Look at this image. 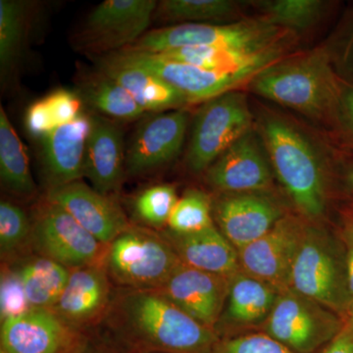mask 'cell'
Returning a JSON list of instances; mask_svg holds the SVG:
<instances>
[{
  "label": "cell",
  "mask_w": 353,
  "mask_h": 353,
  "mask_svg": "<svg viewBox=\"0 0 353 353\" xmlns=\"http://www.w3.org/2000/svg\"><path fill=\"white\" fill-rule=\"evenodd\" d=\"M120 313L127 340L141 353H211L219 341L157 290L128 292Z\"/></svg>",
  "instance_id": "cell-1"
},
{
  "label": "cell",
  "mask_w": 353,
  "mask_h": 353,
  "mask_svg": "<svg viewBox=\"0 0 353 353\" xmlns=\"http://www.w3.org/2000/svg\"><path fill=\"white\" fill-rule=\"evenodd\" d=\"M255 94L318 119L338 120L343 79L329 51H310L281 60L252 81Z\"/></svg>",
  "instance_id": "cell-2"
},
{
  "label": "cell",
  "mask_w": 353,
  "mask_h": 353,
  "mask_svg": "<svg viewBox=\"0 0 353 353\" xmlns=\"http://www.w3.org/2000/svg\"><path fill=\"white\" fill-rule=\"evenodd\" d=\"M347 319L353 306L345 250L339 234L307 225L290 279V289Z\"/></svg>",
  "instance_id": "cell-3"
},
{
  "label": "cell",
  "mask_w": 353,
  "mask_h": 353,
  "mask_svg": "<svg viewBox=\"0 0 353 353\" xmlns=\"http://www.w3.org/2000/svg\"><path fill=\"white\" fill-rule=\"evenodd\" d=\"M262 132L276 175L299 210L310 219L324 214V170L307 139L278 119L265 121Z\"/></svg>",
  "instance_id": "cell-4"
},
{
  "label": "cell",
  "mask_w": 353,
  "mask_h": 353,
  "mask_svg": "<svg viewBox=\"0 0 353 353\" xmlns=\"http://www.w3.org/2000/svg\"><path fill=\"white\" fill-rule=\"evenodd\" d=\"M345 320L322 304L292 290L280 292L263 333L294 353H313L338 336Z\"/></svg>",
  "instance_id": "cell-5"
},
{
  "label": "cell",
  "mask_w": 353,
  "mask_h": 353,
  "mask_svg": "<svg viewBox=\"0 0 353 353\" xmlns=\"http://www.w3.org/2000/svg\"><path fill=\"white\" fill-rule=\"evenodd\" d=\"M252 115L245 94L230 92L204 102L192 126L187 165L194 173L206 171L230 146L250 132Z\"/></svg>",
  "instance_id": "cell-6"
},
{
  "label": "cell",
  "mask_w": 353,
  "mask_h": 353,
  "mask_svg": "<svg viewBox=\"0 0 353 353\" xmlns=\"http://www.w3.org/2000/svg\"><path fill=\"white\" fill-rule=\"evenodd\" d=\"M285 30L261 18L230 24H180L146 32L128 50L160 53L194 46L271 48L281 43Z\"/></svg>",
  "instance_id": "cell-7"
},
{
  "label": "cell",
  "mask_w": 353,
  "mask_h": 353,
  "mask_svg": "<svg viewBox=\"0 0 353 353\" xmlns=\"http://www.w3.org/2000/svg\"><path fill=\"white\" fill-rule=\"evenodd\" d=\"M106 264L120 284L134 290H157L182 262L169 241L148 230L130 227L109 245Z\"/></svg>",
  "instance_id": "cell-8"
},
{
  "label": "cell",
  "mask_w": 353,
  "mask_h": 353,
  "mask_svg": "<svg viewBox=\"0 0 353 353\" xmlns=\"http://www.w3.org/2000/svg\"><path fill=\"white\" fill-rule=\"evenodd\" d=\"M31 238L43 257L73 270L97 264L104 245L63 208L46 199L32 223Z\"/></svg>",
  "instance_id": "cell-9"
},
{
  "label": "cell",
  "mask_w": 353,
  "mask_h": 353,
  "mask_svg": "<svg viewBox=\"0 0 353 353\" xmlns=\"http://www.w3.org/2000/svg\"><path fill=\"white\" fill-rule=\"evenodd\" d=\"M158 2L154 0H105L83 25L81 41L90 52H117L137 43L150 27Z\"/></svg>",
  "instance_id": "cell-10"
},
{
  "label": "cell",
  "mask_w": 353,
  "mask_h": 353,
  "mask_svg": "<svg viewBox=\"0 0 353 353\" xmlns=\"http://www.w3.org/2000/svg\"><path fill=\"white\" fill-rule=\"evenodd\" d=\"M307 224L285 215L264 236L238 250L241 270L263 281L279 292L290 289L292 266Z\"/></svg>",
  "instance_id": "cell-11"
},
{
  "label": "cell",
  "mask_w": 353,
  "mask_h": 353,
  "mask_svg": "<svg viewBox=\"0 0 353 353\" xmlns=\"http://www.w3.org/2000/svg\"><path fill=\"white\" fill-rule=\"evenodd\" d=\"M111 57L123 63L134 65L152 72L175 88L185 97L188 103H199L238 90L241 85L250 82L259 74H223L208 71L192 65L164 59L153 53L131 50L111 53Z\"/></svg>",
  "instance_id": "cell-12"
},
{
  "label": "cell",
  "mask_w": 353,
  "mask_h": 353,
  "mask_svg": "<svg viewBox=\"0 0 353 353\" xmlns=\"http://www.w3.org/2000/svg\"><path fill=\"white\" fill-rule=\"evenodd\" d=\"M188 125L189 114L183 109L143 120L126 150V175H145L170 163L182 150Z\"/></svg>",
  "instance_id": "cell-13"
},
{
  "label": "cell",
  "mask_w": 353,
  "mask_h": 353,
  "mask_svg": "<svg viewBox=\"0 0 353 353\" xmlns=\"http://www.w3.org/2000/svg\"><path fill=\"white\" fill-rule=\"evenodd\" d=\"M1 322V348L7 353H80L83 350L80 334L48 309H32Z\"/></svg>",
  "instance_id": "cell-14"
},
{
  "label": "cell",
  "mask_w": 353,
  "mask_h": 353,
  "mask_svg": "<svg viewBox=\"0 0 353 353\" xmlns=\"http://www.w3.org/2000/svg\"><path fill=\"white\" fill-rule=\"evenodd\" d=\"M46 199L67 211L102 245H110L130 228L122 209L111 197L81 181L48 190Z\"/></svg>",
  "instance_id": "cell-15"
},
{
  "label": "cell",
  "mask_w": 353,
  "mask_h": 353,
  "mask_svg": "<svg viewBox=\"0 0 353 353\" xmlns=\"http://www.w3.org/2000/svg\"><path fill=\"white\" fill-rule=\"evenodd\" d=\"M230 279L182 263L157 290L196 321L215 331L226 303Z\"/></svg>",
  "instance_id": "cell-16"
},
{
  "label": "cell",
  "mask_w": 353,
  "mask_h": 353,
  "mask_svg": "<svg viewBox=\"0 0 353 353\" xmlns=\"http://www.w3.org/2000/svg\"><path fill=\"white\" fill-rule=\"evenodd\" d=\"M270 165L252 132L230 146L206 170L211 187L230 194L256 192L270 185Z\"/></svg>",
  "instance_id": "cell-17"
},
{
  "label": "cell",
  "mask_w": 353,
  "mask_h": 353,
  "mask_svg": "<svg viewBox=\"0 0 353 353\" xmlns=\"http://www.w3.org/2000/svg\"><path fill=\"white\" fill-rule=\"evenodd\" d=\"M214 215L221 233L236 250L259 240L285 216L275 201L256 192L222 197L215 205Z\"/></svg>",
  "instance_id": "cell-18"
},
{
  "label": "cell",
  "mask_w": 353,
  "mask_h": 353,
  "mask_svg": "<svg viewBox=\"0 0 353 353\" xmlns=\"http://www.w3.org/2000/svg\"><path fill=\"white\" fill-rule=\"evenodd\" d=\"M92 130L85 150L83 176L92 187L109 196L118 192L126 175V150L121 128L99 114H92Z\"/></svg>",
  "instance_id": "cell-19"
},
{
  "label": "cell",
  "mask_w": 353,
  "mask_h": 353,
  "mask_svg": "<svg viewBox=\"0 0 353 353\" xmlns=\"http://www.w3.org/2000/svg\"><path fill=\"white\" fill-rule=\"evenodd\" d=\"M90 130L92 116L83 112L41 141V164L48 190L83 178Z\"/></svg>",
  "instance_id": "cell-20"
},
{
  "label": "cell",
  "mask_w": 353,
  "mask_h": 353,
  "mask_svg": "<svg viewBox=\"0 0 353 353\" xmlns=\"http://www.w3.org/2000/svg\"><path fill=\"white\" fill-rule=\"evenodd\" d=\"M169 243L183 264L231 278L241 270L239 252L215 226L194 234L172 233Z\"/></svg>",
  "instance_id": "cell-21"
},
{
  "label": "cell",
  "mask_w": 353,
  "mask_h": 353,
  "mask_svg": "<svg viewBox=\"0 0 353 353\" xmlns=\"http://www.w3.org/2000/svg\"><path fill=\"white\" fill-rule=\"evenodd\" d=\"M279 294L263 281L239 271L230 279L226 303L217 326L232 330L262 326Z\"/></svg>",
  "instance_id": "cell-22"
},
{
  "label": "cell",
  "mask_w": 353,
  "mask_h": 353,
  "mask_svg": "<svg viewBox=\"0 0 353 353\" xmlns=\"http://www.w3.org/2000/svg\"><path fill=\"white\" fill-rule=\"evenodd\" d=\"M99 70L119 83L145 112H165L188 104L180 92L159 77L111 55L102 58Z\"/></svg>",
  "instance_id": "cell-23"
},
{
  "label": "cell",
  "mask_w": 353,
  "mask_h": 353,
  "mask_svg": "<svg viewBox=\"0 0 353 353\" xmlns=\"http://www.w3.org/2000/svg\"><path fill=\"white\" fill-rule=\"evenodd\" d=\"M109 285L105 271L97 264L74 269L53 307L67 322L83 323L92 319L108 303Z\"/></svg>",
  "instance_id": "cell-24"
},
{
  "label": "cell",
  "mask_w": 353,
  "mask_h": 353,
  "mask_svg": "<svg viewBox=\"0 0 353 353\" xmlns=\"http://www.w3.org/2000/svg\"><path fill=\"white\" fill-rule=\"evenodd\" d=\"M78 94L83 103L108 119L138 120L145 113L119 83L99 70L83 79Z\"/></svg>",
  "instance_id": "cell-25"
},
{
  "label": "cell",
  "mask_w": 353,
  "mask_h": 353,
  "mask_svg": "<svg viewBox=\"0 0 353 353\" xmlns=\"http://www.w3.org/2000/svg\"><path fill=\"white\" fill-rule=\"evenodd\" d=\"M0 176L3 187L19 197L36 194L29 157L23 141L11 124L4 108H0Z\"/></svg>",
  "instance_id": "cell-26"
},
{
  "label": "cell",
  "mask_w": 353,
  "mask_h": 353,
  "mask_svg": "<svg viewBox=\"0 0 353 353\" xmlns=\"http://www.w3.org/2000/svg\"><path fill=\"white\" fill-rule=\"evenodd\" d=\"M83 99L78 92L58 88L28 108L25 126L28 134L39 141L57 128L71 123L83 113Z\"/></svg>",
  "instance_id": "cell-27"
},
{
  "label": "cell",
  "mask_w": 353,
  "mask_h": 353,
  "mask_svg": "<svg viewBox=\"0 0 353 353\" xmlns=\"http://www.w3.org/2000/svg\"><path fill=\"white\" fill-rule=\"evenodd\" d=\"M69 269L54 260L41 257L27 262L18 273L32 309L57 305L70 277Z\"/></svg>",
  "instance_id": "cell-28"
},
{
  "label": "cell",
  "mask_w": 353,
  "mask_h": 353,
  "mask_svg": "<svg viewBox=\"0 0 353 353\" xmlns=\"http://www.w3.org/2000/svg\"><path fill=\"white\" fill-rule=\"evenodd\" d=\"M238 6L231 0H163L158 2L153 19L176 25H218L236 16Z\"/></svg>",
  "instance_id": "cell-29"
},
{
  "label": "cell",
  "mask_w": 353,
  "mask_h": 353,
  "mask_svg": "<svg viewBox=\"0 0 353 353\" xmlns=\"http://www.w3.org/2000/svg\"><path fill=\"white\" fill-rule=\"evenodd\" d=\"M27 26V3L16 0L0 1V69L2 78H6L19 60Z\"/></svg>",
  "instance_id": "cell-30"
},
{
  "label": "cell",
  "mask_w": 353,
  "mask_h": 353,
  "mask_svg": "<svg viewBox=\"0 0 353 353\" xmlns=\"http://www.w3.org/2000/svg\"><path fill=\"white\" fill-rule=\"evenodd\" d=\"M209 197L203 192L190 190L176 201L168 221L172 233L194 234L214 226Z\"/></svg>",
  "instance_id": "cell-31"
},
{
  "label": "cell",
  "mask_w": 353,
  "mask_h": 353,
  "mask_svg": "<svg viewBox=\"0 0 353 353\" xmlns=\"http://www.w3.org/2000/svg\"><path fill=\"white\" fill-rule=\"evenodd\" d=\"M264 19L287 29L304 30L314 24L325 3L318 0H273L259 2Z\"/></svg>",
  "instance_id": "cell-32"
},
{
  "label": "cell",
  "mask_w": 353,
  "mask_h": 353,
  "mask_svg": "<svg viewBox=\"0 0 353 353\" xmlns=\"http://www.w3.org/2000/svg\"><path fill=\"white\" fill-rule=\"evenodd\" d=\"M175 188L170 185H157L141 192L134 203L139 219L152 227L168 224L176 201Z\"/></svg>",
  "instance_id": "cell-33"
},
{
  "label": "cell",
  "mask_w": 353,
  "mask_h": 353,
  "mask_svg": "<svg viewBox=\"0 0 353 353\" xmlns=\"http://www.w3.org/2000/svg\"><path fill=\"white\" fill-rule=\"evenodd\" d=\"M32 236V224L25 211L13 202H0V250L2 255L19 250Z\"/></svg>",
  "instance_id": "cell-34"
},
{
  "label": "cell",
  "mask_w": 353,
  "mask_h": 353,
  "mask_svg": "<svg viewBox=\"0 0 353 353\" xmlns=\"http://www.w3.org/2000/svg\"><path fill=\"white\" fill-rule=\"evenodd\" d=\"M211 353H294L262 333L246 334L218 341Z\"/></svg>",
  "instance_id": "cell-35"
},
{
  "label": "cell",
  "mask_w": 353,
  "mask_h": 353,
  "mask_svg": "<svg viewBox=\"0 0 353 353\" xmlns=\"http://www.w3.org/2000/svg\"><path fill=\"white\" fill-rule=\"evenodd\" d=\"M0 288V313L2 321L32 310L18 274L2 273Z\"/></svg>",
  "instance_id": "cell-36"
},
{
  "label": "cell",
  "mask_w": 353,
  "mask_h": 353,
  "mask_svg": "<svg viewBox=\"0 0 353 353\" xmlns=\"http://www.w3.org/2000/svg\"><path fill=\"white\" fill-rule=\"evenodd\" d=\"M336 124L347 134L348 141L353 143V83L343 79Z\"/></svg>",
  "instance_id": "cell-37"
},
{
  "label": "cell",
  "mask_w": 353,
  "mask_h": 353,
  "mask_svg": "<svg viewBox=\"0 0 353 353\" xmlns=\"http://www.w3.org/2000/svg\"><path fill=\"white\" fill-rule=\"evenodd\" d=\"M339 236L345 250L348 288L353 299V210L345 213Z\"/></svg>",
  "instance_id": "cell-38"
},
{
  "label": "cell",
  "mask_w": 353,
  "mask_h": 353,
  "mask_svg": "<svg viewBox=\"0 0 353 353\" xmlns=\"http://www.w3.org/2000/svg\"><path fill=\"white\" fill-rule=\"evenodd\" d=\"M341 68L345 76V80H353V14L350 18L347 29L341 39L340 53H339Z\"/></svg>",
  "instance_id": "cell-39"
},
{
  "label": "cell",
  "mask_w": 353,
  "mask_h": 353,
  "mask_svg": "<svg viewBox=\"0 0 353 353\" xmlns=\"http://www.w3.org/2000/svg\"><path fill=\"white\" fill-rule=\"evenodd\" d=\"M320 353H353V331L347 325Z\"/></svg>",
  "instance_id": "cell-40"
},
{
  "label": "cell",
  "mask_w": 353,
  "mask_h": 353,
  "mask_svg": "<svg viewBox=\"0 0 353 353\" xmlns=\"http://www.w3.org/2000/svg\"><path fill=\"white\" fill-rule=\"evenodd\" d=\"M345 179H347L348 188L353 194V163L348 166L347 173H345Z\"/></svg>",
  "instance_id": "cell-41"
},
{
  "label": "cell",
  "mask_w": 353,
  "mask_h": 353,
  "mask_svg": "<svg viewBox=\"0 0 353 353\" xmlns=\"http://www.w3.org/2000/svg\"><path fill=\"white\" fill-rule=\"evenodd\" d=\"M345 325L353 331V306L352 310H350V314H348L347 319H345Z\"/></svg>",
  "instance_id": "cell-42"
},
{
  "label": "cell",
  "mask_w": 353,
  "mask_h": 353,
  "mask_svg": "<svg viewBox=\"0 0 353 353\" xmlns=\"http://www.w3.org/2000/svg\"><path fill=\"white\" fill-rule=\"evenodd\" d=\"M0 353H7V352H6V350H2V348H1V350H0Z\"/></svg>",
  "instance_id": "cell-43"
}]
</instances>
